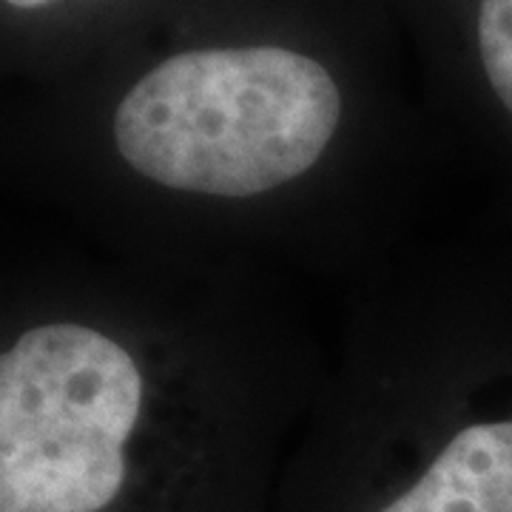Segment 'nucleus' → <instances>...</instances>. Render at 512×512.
<instances>
[{
  "mask_svg": "<svg viewBox=\"0 0 512 512\" xmlns=\"http://www.w3.org/2000/svg\"><path fill=\"white\" fill-rule=\"evenodd\" d=\"M146 379L80 322L20 333L0 359V512H103L123 490Z\"/></svg>",
  "mask_w": 512,
  "mask_h": 512,
  "instance_id": "nucleus-2",
  "label": "nucleus"
},
{
  "mask_svg": "<svg viewBox=\"0 0 512 512\" xmlns=\"http://www.w3.org/2000/svg\"><path fill=\"white\" fill-rule=\"evenodd\" d=\"M379 512H512V421L458 430L424 476Z\"/></svg>",
  "mask_w": 512,
  "mask_h": 512,
  "instance_id": "nucleus-3",
  "label": "nucleus"
},
{
  "mask_svg": "<svg viewBox=\"0 0 512 512\" xmlns=\"http://www.w3.org/2000/svg\"><path fill=\"white\" fill-rule=\"evenodd\" d=\"M478 49L493 92L512 114V0H481Z\"/></svg>",
  "mask_w": 512,
  "mask_h": 512,
  "instance_id": "nucleus-4",
  "label": "nucleus"
},
{
  "mask_svg": "<svg viewBox=\"0 0 512 512\" xmlns=\"http://www.w3.org/2000/svg\"><path fill=\"white\" fill-rule=\"evenodd\" d=\"M9 6H15V9H37V6H46V3H52V0H6Z\"/></svg>",
  "mask_w": 512,
  "mask_h": 512,
  "instance_id": "nucleus-5",
  "label": "nucleus"
},
{
  "mask_svg": "<svg viewBox=\"0 0 512 512\" xmlns=\"http://www.w3.org/2000/svg\"><path fill=\"white\" fill-rule=\"evenodd\" d=\"M342 94L282 46L200 49L143 74L114 114V143L171 191L242 200L302 177L330 146Z\"/></svg>",
  "mask_w": 512,
  "mask_h": 512,
  "instance_id": "nucleus-1",
  "label": "nucleus"
}]
</instances>
